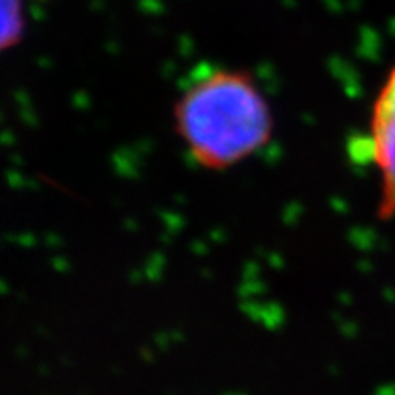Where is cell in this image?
<instances>
[{
	"label": "cell",
	"mask_w": 395,
	"mask_h": 395,
	"mask_svg": "<svg viewBox=\"0 0 395 395\" xmlns=\"http://www.w3.org/2000/svg\"><path fill=\"white\" fill-rule=\"evenodd\" d=\"M176 134L198 165L225 170L273 136V114L249 72L213 68L194 77L174 106Z\"/></svg>",
	"instance_id": "6da1fadb"
},
{
	"label": "cell",
	"mask_w": 395,
	"mask_h": 395,
	"mask_svg": "<svg viewBox=\"0 0 395 395\" xmlns=\"http://www.w3.org/2000/svg\"><path fill=\"white\" fill-rule=\"evenodd\" d=\"M0 11H2L0 46L2 49L15 48L24 37V4L22 0H0Z\"/></svg>",
	"instance_id": "3957f363"
},
{
	"label": "cell",
	"mask_w": 395,
	"mask_h": 395,
	"mask_svg": "<svg viewBox=\"0 0 395 395\" xmlns=\"http://www.w3.org/2000/svg\"><path fill=\"white\" fill-rule=\"evenodd\" d=\"M370 130L368 148L382 176L379 218L390 220L395 216V66L377 94Z\"/></svg>",
	"instance_id": "7a4b0ae2"
}]
</instances>
